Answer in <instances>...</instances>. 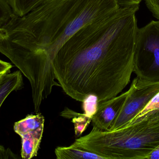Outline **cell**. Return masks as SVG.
<instances>
[{
  "label": "cell",
  "mask_w": 159,
  "mask_h": 159,
  "mask_svg": "<svg viewBox=\"0 0 159 159\" xmlns=\"http://www.w3.org/2000/svg\"><path fill=\"white\" fill-rule=\"evenodd\" d=\"M139 5L120 7L85 25L60 48L53 61L56 78L78 101L90 95L98 102L117 96L134 72Z\"/></svg>",
  "instance_id": "6da1fadb"
},
{
  "label": "cell",
  "mask_w": 159,
  "mask_h": 159,
  "mask_svg": "<svg viewBox=\"0 0 159 159\" xmlns=\"http://www.w3.org/2000/svg\"><path fill=\"white\" fill-rule=\"evenodd\" d=\"M117 0H45L22 16L13 15L0 28V53L43 51L52 60L82 27L112 15Z\"/></svg>",
  "instance_id": "7a4b0ae2"
},
{
  "label": "cell",
  "mask_w": 159,
  "mask_h": 159,
  "mask_svg": "<svg viewBox=\"0 0 159 159\" xmlns=\"http://www.w3.org/2000/svg\"><path fill=\"white\" fill-rule=\"evenodd\" d=\"M75 144L104 159H144L159 145V111L144 116L113 131L93 127Z\"/></svg>",
  "instance_id": "3957f363"
},
{
  "label": "cell",
  "mask_w": 159,
  "mask_h": 159,
  "mask_svg": "<svg viewBox=\"0 0 159 159\" xmlns=\"http://www.w3.org/2000/svg\"><path fill=\"white\" fill-rule=\"evenodd\" d=\"M134 72L140 79L159 82V20L138 29Z\"/></svg>",
  "instance_id": "277c9868"
},
{
  "label": "cell",
  "mask_w": 159,
  "mask_h": 159,
  "mask_svg": "<svg viewBox=\"0 0 159 159\" xmlns=\"http://www.w3.org/2000/svg\"><path fill=\"white\" fill-rule=\"evenodd\" d=\"M129 93L108 131L121 129L132 120L159 92V82H150L136 77Z\"/></svg>",
  "instance_id": "5b68a950"
},
{
  "label": "cell",
  "mask_w": 159,
  "mask_h": 159,
  "mask_svg": "<svg viewBox=\"0 0 159 159\" xmlns=\"http://www.w3.org/2000/svg\"><path fill=\"white\" fill-rule=\"evenodd\" d=\"M129 93V90L119 96L98 103L96 112L91 118L93 127L108 131Z\"/></svg>",
  "instance_id": "8992f818"
},
{
  "label": "cell",
  "mask_w": 159,
  "mask_h": 159,
  "mask_svg": "<svg viewBox=\"0 0 159 159\" xmlns=\"http://www.w3.org/2000/svg\"><path fill=\"white\" fill-rule=\"evenodd\" d=\"M44 126L29 131L20 136L21 148L20 156L23 159H30L36 157L43 138Z\"/></svg>",
  "instance_id": "52a82bcc"
},
{
  "label": "cell",
  "mask_w": 159,
  "mask_h": 159,
  "mask_svg": "<svg viewBox=\"0 0 159 159\" xmlns=\"http://www.w3.org/2000/svg\"><path fill=\"white\" fill-rule=\"evenodd\" d=\"M23 86V77L20 71L4 76L0 81V108L11 92L20 89Z\"/></svg>",
  "instance_id": "ba28073f"
},
{
  "label": "cell",
  "mask_w": 159,
  "mask_h": 159,
  "mask_svg": "<svg viewBox=\"0 0 159 159\" xmlns=\"http://www.w3.org/2000/svg\"><path fill=\"white\" fill-rule=\"evenodd\" d=\"M55 152L57 159H104L74 143L69 147H58Z\"/></svg>",
  "instance_id": "9c48e42d"
},
{
  "label": "cell",
  "mask_w": 159,
  "mask_h": 159,
  "mask_svg": "<svg viewBox=\"0 0 159 159\" xmlns=\"http://www.w3.org/2000/svg\"><path fill=\"white\" fill-rule=\"evenodd\" d=\"M45 119L41 114L30 115L14 124V130L20 136L27 132L36 129L44 125Z\"/></svg>",
  "instance_id": "30bf717a"
},
{
  "label": "cell",
  "mask_w": 159,
  "mask_h": 159,
  "mask_svg": "<svg viewBox=\"0 0 159 159\" xmlns=\"http://www.w3.org/2000/svg\"><path fill=\"white\" fill-rule=\"evenodd\" d=\"M15 15L22 16L39 6L45 0H7Z\"/></svg>",
  "instance_id": "8fae6325"
},
{
  "label": "cell",
  "mask_w": 159,
  "mask_h": 159,
  "mask_svg": "<svg viewBox=\"0 0 159 159\" xmlns=\"http://www.w3.org/2000/svg\"><path fill=\"white\" fill-rule=\"evenodd\" d=\"M91 121L90 118L87 116L85 114H79L74 117L72 122L75 125V133L77 136H79L86 130L88 125Z\"/></svg>",
  "instance_id": "7c38bea8"
},
{
  "label": "cell",
  "mask_w": 159,
  "mask_h": 159,
  "mask_svg": "<svg viewBox=\"0 0 159 159\" xmlns=\"http://www.w3.org/2000/svg\"><path fill=\"white\" fill-rule=\"evenodd\" d=\"M14 15L7 0H0V28L6 24Z\"/></svg>",
  "instance_id": "4fadbf2b"
},
{
  "label": "cell",
  "mask_w": 159,
  "mask_h": 159,
  "mask_svg": "<svg viewBox=\"0 0 159 159\" xmlns=\"http://www.w3.org/2000/svg\"><path fill=\"white\" fill-rule=\"evenodd\" d=\"M82 102L84 114L87 116L91 118L97 110L98 103L97 97L93 95H90Z\"/></svg>",
  "instance_id": "5bb4252c"
},
{
  "label": "cell",
  "mask_w": 159,
  "mask_h": 159,
  "mask_svg": "<svg viewBox=\"0 0 159 159\" xmlns=\"http://www.w3.org/2000/svg\"><path fill=\"white\" fill-rule=\"evenodd\" d=\"M154 110H159V92L156 96L153 97V99L129 123H130L136 119L141 118L142 117L144 116L145 115L147 114L148 113H149L151 111H154Z\"/></svg>",
  "instance_id": "9a60e30c"
},
{
  "label": "cell",
  "mask_w": 159,
  "mask_h": 159,
  "mask_svg": "<svg viewBox=\"0 0 159 159\" xmlns=\"http://www.w3.org/2000/svg\"><path fill=\"white\" fill-rule=\"evenodd\" d=\"M145 2L153 16L159 20V0H146Z\"/></svg>",
  "instance_id": "2e32d148"
},
{
  "label": "cell",
  "mask_w": 159,
  "mask_h": 159,
  "mask_svg": "<svg viewBox=\"0 0 159 159\" xmlns=\"http://www.w3.org/2000/svg\"><path fill=\"white\" fill-rule=\"evenodd\" d=\"M19 156L14 154L10 148H6L0 145V159H20Z\"/></svg>",
  "instance_id": "e0dca14e"
},
{
  "label": "cell",
  "mask_w": 159,
  "mask_h": 159,
  "mask_svg": "<svg viewBox=\"0 0 159 159\" xmlns=\"http://www.w3.org/2000/svg\"><path fill=\"white\" fill-rule=\"evenodd\" d=\"M12 67L13 65L11 63L0 59V81L4 76L10 73Z\"/></svg>",
  "instance_id": "ac0fdd59"
},
{
  "label": "cell",
  "mask_w": 159,
  "mask_h": 159,
  "mask_svg": "<svg viewBox=\"0 0 159 159\" xmlns=\"http://www.w3.org/2000/svg\"><path fill=\"white\" fill-rule=\"evenodd\" d=\"M120 7H125L134 5H139L142 0H117Z\"/></svg>",
  "instance_id": "d6986e66"
},
{
  "label": "cell",
  "mask_w": 159,
  "mask_h": 159,
  "mask_svg": "<svg viewBox=\"0 0 159 159\" xmlns=\"http://www.w3.org/2000/svg\"><path fill=\"white\" fill-rule=\"evenodd\" d=\"M147 159H159V145L148 155Z\"/></svg>",
  "instance_id": "ffe728a7"
},
{
  "label": "cell",
  "mask_w": 159,
  "mask_h": 159,
  "mask_svg": "<svg viewBox=\"0 0 159 159\" xmlns=\"http://www.w3.org/2000/svg\"><path fill=\"white\" fill-rule=\"evenodd\" d=\"M144 1H145V0H144Z\"/></svg>",
  "instance_id": "44dd1931"
}]
</instances>
